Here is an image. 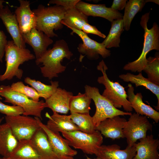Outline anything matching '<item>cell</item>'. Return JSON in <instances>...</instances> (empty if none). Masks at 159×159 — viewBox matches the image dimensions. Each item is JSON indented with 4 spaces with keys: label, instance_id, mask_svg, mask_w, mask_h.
<instances>
[{
    "label": "cell",
    "instance_id": "17",
    "mask_svg": "<svg viewBox=\"0 0 159 159\" xmlns=\"http://www.w3.org/2000/svg\"><path fill=\"white\" fill-rule=\"evenodd\" d=\"M127 86V98L132 109L136 113L148 117L153 120L156 123H158L159 121V112L143 102L141 93L135 94L134 87L131 84H129Z\"/></svg>",
    "mask_w": 159,
    "mask_h": 159
},
{
    "label": "cell",
    "instance_id": "8",
    "mask_svg": "<svg viewBox=\"0 0 159 159\" xmlns=\"http://www.w3.org/2000/svg\"><path fill=\"white\" fill-rule=\"evenodd\" d=\"M0 95L4 98V102L22 108L24 111L23 115H33L42 120V112L46 108L43 100L34 101L21 93L12 90L9 85L0 86Z\"/></svg>",
    "mask_w": 159,
    "mask_h": 159
},
{
    "label": "cell",
    "instance_id": "39",
    "mask_svg": "<svg viewBox=\"0 0 159 159\" xmlns=\"http://www.w3.org/2000/svg\"><path fill=\"white\" fill-rule=\"evenodd\" d=\"M127 1V0H114L110 8L117 11L121 10L125 8Z\"/></svg>",
    "mask_w": 159,
    "mask_h": 159
},
{
    "label": "cell",
    "instance_id": "33",
    "mask_svg": "<svg viewBox=\"0 0 159 159\" xmlns=\"http://www.w3.org/2000/svg\"><path fill=\"white\" fill-rule=\"evenodd\" d=\"M147 59V64L143 71L147 74L150 81L159 85V54L157 53L155 57H150Z\"/></svg>",
    "mask_w": 159,
    "mask_h": 159
},
{
    "label": "cell",
    "instance_id": "26",
    "mask_svg": "<svg viewBox=\"0 0 159 159\" xmlns=\"http://www.w3.org/2000/svg\"><path fill=\"white\" fill-rule=\"evenodd\" d=\"M10 159H41L30 140L19 141L16 147L8 158Z\"/></svg>",
    "mask_w": 159,
    "mask_h": 159
},
{
    "label": "cell",
    "instance_id": "23",
    "mask_svg": "<svg viewBox=\"0 0 159 159\" xmlns=\"http://www.w3.org/2000/svg\"><path fill=\"white\" fill-rule=\"evenodd\" d=\"M45 116L48 119L46 126L54 132H59L62 131L80 130L78 127L71 120L70 115H62L53 112L51 116L46 112Z\"/></svg>",
    "mask_w": 159,
    "mask_h": 159
},
{
    "label": "cell",
    "instance_id": "2",
    "mask_svg": "<svg viewBox=\"0 0 159 159\" xmlns=\"http://www.w3.org/2000/svg\"><path fill=\"white\" fill-rule=\"evenodd\" d=\"M150 12L145 13L141 18L140 25L144 30V42L142 52L136 60L128 63L123 67V69L135 72H142L147 63L146 56L153 50H159V28L156 22L149 29L147 23L149 19Z\"/></svg>",
    "mask_w": 159,
    "mask_h": 159
},
{
    "label": "cell",
    "instance_id": "21",
    "mask_svg": "<svg viewBox=\"0 0 159 159\" xmlns=\"http://www.w3.org/2000/svg\"><path fill=\"white\" fill-rule=\"evenodd\" d=\"M136 153L134 145H127L125 149L121 150L120 146L113 144L101 145L98 148L96 155L103 159H133Z\"/></svg>",
    "mask_w": 159,
    "mask_h": 159
},
{
    "label": "cell",
    "instance_id": "13",
    "mask_svg": "<svg viewBox=\"0 0 159 159\" xmlns=\"http://www.w3.org/2000/svg\"><path fill=\"white\" fill-rule=\"evenodd\" d=\"M76 8L87 16L100 17L112 22L113 20L122 19L123 15L119 11L110 7H107L105 4H93L80 0L77 3Z\"/></svg>",
    "mask_w": 159,
    "mask_h": 159
},
{
    "label": "cell",
    "instance_id": "45",
    "mask_svg": "<svg viewBox=\"0 0 159 159\" xmlns=\"http://www.w3.org/2000/svg\"><path fill=\"white\" fill-rule=\"evenodd\" d=\"M2 98L1 97V96L0 95V100H2Z\"/></svg>",
    "mask_w": 159,
    "mask_h": 159
},
{
    "label": "cell",
    "instance_id": "41",
    "mask_svg": "<svg viewBox=\"0 0 159 159\" xmlns=\"http://www.w3.org/2000/svg\"><path fill=\"white\" fill-rule=\"evenodd\" d=\"M148 2H152L155 3L156 4H159V0H148Z\"/></svg>",
    "mask_w": 159,
    "mask_h": 159
},
{
    "label": "cell",
    "instance_id": "12",
    "mask_svg": "<svg viewBox=\"0 0 159 159\" xmlns=\"http://www.w3.org/2000/svg\"><path fill=\"white\" fill-rule=\"evenodd\" d=\"M36 118L40 127L46 134L57 159H73L77 152L70 147L67 140L63 138L59 132L50 130L42 122L40 118Z\"/></svg>",
    "mask_w": 159,
    "mask_h": 159
},
{
    "label": "cell",
    "instance_id": "6",
    "mask_svg": "<svg viewBox=\"0 0 159 159\" xmlns=\"http://www.w3.org/2000/svg\"><path fill=\"white\" fill-rule=\"evenodd\" d=\"M85 88V93L93 100L95 106V112L92 117L95 128L107 119L131 114V112H125L115 107L110 101L100 94L97 88L86 85Z\"/></svg>",
    "mask_w": 159,
    "mask_h": 159
},
{
    "label": "cell",
    "instance_id": "1",
    "mask_svg": "<svg viewBox=\"0 0 159 159\" xmlns=\"http://www.w3.org/2000/svg\"><path fill=\"white\" fill-rule=\"evenodd\" d=\"M73 55L68 44L62 39L56 41L53 47L47 49L40 58L36 59L35 62L37 65L42 63L43 66L40 69L43 76L51 80L65 71L66 67L61 62L64 59H69Z\"/></svg>",
    "mask_w": 159,
    "mask_h": 159
},
{
    "label": "cell",
    "instance_id": "25",
    "mask_svg": "<svg viewBox=\"0 0 159 159\" xmlns=\"http://www.w3.org/2000/svg\"><path fill=\"white\" fill-rule=\"evenodd\" d=\"M119 77L125 82H130L135 85L136 87L143 86L151 91L156 96L158 100L157 105L155 108L159 109V85H156L150 81L148 78L144 77L142 72L137 75L130 73L120 75Z\"/></svg>",
    "mask_w": 159,
    "mask_h": 159
},
{
    "label": "cell",
    "instance_id": "34",
    "mask_svg": "<svg viewBox=\"0 0 159 159\" xmlns=\"http://www.w3.org/2000/svg\"><path fill=\"white\" fill-rule=\"evenodd\" d=\"M12 90L21 93L35 101H39L40 95L32 87L24 85L23 82L19 81L13 83L11 86Z\"/></svg>",
    "mask_w": 159,
    "mask_h": 159
},
{
    "label": "cell",
    "instance_id": "37",
    "mask_svg": "<svg viewBox=\"0 0 159 159\" xmlns=\"http://www.w3.org/2000/svg\"><path fill=\"white\" fill-rule=\"evenodd\" d=\"M82 31L86 34H92L97 35L99 37L105 38L106 35L99 31L96 27L90 24L89 23L85 24L83 26Z\"/></svg>",
    "mask_w": 159,
    "mask_h": 159
},
{
    "label": "cell",
    "instance_id": "29",
    "mask_svg": "<svg viewBox=\"0 0 159 159\" xmlns=\"http://www.w3.org/2000/svg\"><path fill=\"white\" fill-rule=\"evenodd\" d=\"M148 0H130L127 1L122 18L124 29L128 31L136 14L141 11Z\"/></svg>",
    "mask_w": 159,
    "mask_h": 159
},
{
    "label": "cell",
    "instance_id": "24",
    "mask_svg": "<svg viewBox=\"0 0 159 159\" xmlns=\"http://www.w3.org/2000/svg\"><path fill=\"white\" fill-rule=\"evenodd\" d=\"M18 142L7 123L0 124V155L2 157L8 158Z\"/></svg>",
    "mask_w": 159,
    "mask_h": 159
},
{
    "label": "cell",
    "instance_id": "43",
    "mask_svg": "<svg viewBox=\"0 0 159 159\" xmlns=\"http://www.w3.org/2000/svg\"><path fill=\"white\" fill-rule=\"evenodd\" d=\"M4 117H2L1 118H0V124H1V123L3 120H4Z\"/></svg>",
    "mask_w": 159,
    "mask_h": 159
},
{
    "label": "cell",
    "instance_id": "22",
    "mask_svg": "<svg viewBox=\"0 0 159 159\" xmlns=\"http://www.w3.org/2000/svg\"><path fill=\"white\" fill-rule=\"evenodd\" d=\"M30 141L41 159H57L46 134L41 127L34 134Z\"/></svg>",
    "mask_w": 159,
    "mask_h": 159
},
{
    "label": "cell",
    "instance_id": "14",
    "mask_svg": "<svg viewBox=\"0 0 159 159\" xmlns=\"http://www.w3.org/2000/svg\"><path fill=\"white\" fill-rule=\"evenodd\" d=\"M22 36L25 43L32 48L36 59L40 58L46 52L48 47L53 42L50 37L36 27Z\"/></svg>",
    "mask_w": 159,
    "mask_h": 159
},
{
    "label": "cell",
    "instance_id": "28",
    "mask_svg": "<svg viewBox=\"0 0 159 159\" xmlns=\"http://www.w3.org/2000/svg\"><path fill=\"white\" fill-rule=\"evenodd\" d=\"M111 25L108 34L102 43L107 49L120 47V36L124 30L122 19L113 20Z\"/></svg>",
    "mask_w": 159,
    "mask_h": 159
},
{
    "label": "cell",
    "instance_id": "19",
    "mask_svg": "<svg viewBox=\"0 0 159 159\" xmlns=\"http://www.w3.org/2000/svg\"><path fill=\"white\" fill-rule=\"evenodd\" d=\"M124 118L116 116L101 122L95 128L105 137L112 139L124 138L123 129L126 122Z\"/></svg>",
    "mask_w": 159,
    "mask_h": 159
},
{
    "label": "cell",
    "instance_id": "5",
    "mask_svg": "<svg viewBox=\"0 0 159 159\" xmlns=\"http://www.w3.org/2000/svg\"><path fill=\"white\" fill-rule=\"evenodd\" d=\"M97 68L102 74L97 80L98 83L103 85L105 88L102 95L110 101L116 108L122 107L127 112L132 111L133 109L127 99L125 88L118 82H113L109 79L106 73L108 68L103 60L99 62Z\"/></svg>",
    "mask_w": 159,
    "mask_h": 159
},
{
    "label": "cell",
    "instance_id": "16",
    "mask_svg": "<svg viewBox=\"0 0 159 159\" xmlns=\"http://www.w3.org/2000/svg\"><path fill=\"white\" fill-rule=\"evenodd\" d=\"M19 6L15 11V14L22 34H26L37 25L36 16L30 9L29 1L19 0Z\"/></svg>",
    "mask_w": 159,
    "mask_h": 159
},
{
    "label": "cell",
    "instance_id": "18",
    "mask_svg": "<svg viewBox=\"0 0 159 159\" xmlns=\"http://www.w3.org/2000/svg\"><path fill=\"white\" fill-rule=\"evenodd\" d=\"M134 145L136 153L133 159H159V140L152 135L139 140Z\"/></svg>",
    "mask_w": 159,
    "mask_h": 159
},
{
    "label": "cell",
    "instance_id": "9",
    "mask_svg": "<svg viewBox=\"0 0 159 159\" xmlns=\"http://www.w3.org/2000/svg\"><path fill=\"white\" fill-rule=\"evenodd\" d=\"M125 122L123 129L127 145L133 146L137 141L145 138L148 131H152L153 126L146 116L134 113Z\"/></svg>",
    "mask_w": 159,
    "mask_h": 159
},
{
    "label": "cell",
    "instance_id": "42",
    "mask_svg": "<svg viewBox=\"0 0 159 159\" xmlns=\"http://www.w3.org/2000/svg\"><path fill=\"white\" fill-rule=\"evenodd\" d=\"M86 158H85V159H103L101 158H100L99 157H97V158H94V159H92V158H89V157H88V156H86ZM73 159H74V158H73Z\"/></svg>",
    "mask_w": 159,
    "mask_h": 159
},
{
    "label": "cell",
    "instance_id": "30",
    "mask_svg": "<svg viewBox=\"0 0 159 159\" xmlns=\"http://www.w3.org/2000/svg\"><path fill=\"white\" fill-rule=\"evenodd\" d=\"M24 82L35 90L41 97L45 100L49 98L56 91L59 86V82L50 81L51 85H47L40 81L29 77L24 78Z\"/></svg>",
    "mask_w": 159,
    "mask_h": 159
},
{
    "label": "cell",
    "instance_id": "35",
    "mask_svg": "<svg viewBox=\"0 0 159 159\" xmlns=\"http://www.w3.org/2000/svg\"><path fill=\"white\" fill-rule=\"evenodd\" d=\"M24 112L23 109L19 106L6 105L0 101V112L6 116H13L23 115Z\"/></svg>",
    "mask_w": 159,
    "mask_h": 159
},
{
    "label": "cell",
    "instance_id": "27",
    "mask_svg": "<svg viewBox=\"0 0 159 159\" xmlns=\"http://www.w3.org/2000/svg\"><path fill=\"white\" fill-rule=\"evenodd\" d=\"M88 16L78 11L76 7L66 11L61 23L68 28L82 31L83 26L89 23Z\"/></svg>",
    "mask_w": 159,
    "mask_h": 159
},
{
    "label": "cell",
    "instance_id": "15",
    "mask_svg": "<svg viewBox=\"0 0 159 159\" xmlns=\"http://www.w3.org/2000/svg\"><path fill=\"white\" fill-rule=\"evenodd\" d=\"M0 19L14 44L19 48H26V43L22 37L16 16L7 5L0 9Z\"/></svg>",
    "mask_w": 159,
    "mask_h": 159
},
{
    "label": "cell",
    "instance_id": "10",
    "mask_svg": "<svg viewBox=\"0 0 159 159\" xmlns=\"http://www.w3.org/2000/svg\"><path fill=\"white\" fill-rule=\"evenodd\" d=\"M6 123L10 127L16 138L19 141L30 140L34 134L41 128L36 117L19 115L5 116Z\"/></svg>",
    "mask_w": 159,
    "mask_h": 159
},
{
    "label": "cell",
    "instance_id": "3",
    "mask_svg": "<svg viewBox=\"0 0 159 159\" xmlns=\"http://www.w3.org/2000/svg\"><path fill=\"white\" fill-rule=\"evenodd\" d=\"M32 11L37 17L36 28L50 38L57 37L54 31L63 28L64 25L61 21L66 12L65 9L62 6L56 5L46 7L40 4Z\"/></svg>",
    "mask_w": 159,
    "mask_h": 159
},
{
    "label": "cell",
    "instance_id": "31",
    "mask_svg": "<svg viewBox=\"0 0 159 159\" xmlns=\"http://www.w3.org/2000/svg\"><path fill=\"white\" fill-rule=\"evenodd\" d=\"M91 100L85 92L79 93L76 96H73L70 99L69 105L71 114L89 113Z\"/></svg>",
    "mask_w": 159,
    "mask_h": 159
},
{
    "label": "cell",
    "instance_id": "7",
    "mask_svg": "<svg viewBox=\"0 0 159 159\" xmlns=\"http://www.w3.org/2000/svg\"><path fill=\"white\" fill-rule=\"evenodd\" d=\"M60 132L70 146L80 149L88 154L96 155L98 148L103 142L102 135L97 130H96L92 134L87 133L80 130L62 131Z\"/></svg>",
    "mask_w": 159,
    "mask_h": 159
},
{
    "label": "cell",
    "instance_id": "44",
    "mask_svg": "<svg viewBox=\"0 0 159 159\" xmlns=\"http://www.w3.org/2000/svg\"><path fill=\"white\" fill-rule=\"evenodd\" d=\"M0 159H10L9 158H6L2 157H0Z\"/></svg>",
    "mask_w": 159,
    "mask_h": 159
},
{
    "label": "cell",
    "instance_id": "32",
    "mask_svg": "<svg viewBox=\"0 0 159 159\" xmlns=\"http://www.w3.org/2000/svg\"><path fill=\"white\" fill-rule=\"evenodd\" d=\"M73 122L77 125L80 131L83 132L92 134L96 130L92 117L89 113H73L69 115Z\"/></svg>",
    "mask_w": 159,
    "mask_h": 159
},
{
    "label": "cell",
    "instance_id": "38",
    "mask_svg": "<svg viewBox=\"0 0 159 159\" xmlns=\"http://www.w3.org/2000/svg\"><path fill=\"white\" fill-rule=\"evenodd\" d=\"M8 41L4 32L0 30V62L2 63L3 58L5 54V47Z\"/></svg>",
    "mask_w": 159,
    "mask_h": 159
},
{
    "label": "cell",
    "instance_id": "40",
    "mask_svg": "<svg viewBox=\"0 0 159 159\" xmlns=\"http://www.w3.org/2000/svg\"><path fill=\"white\" fill-rule=\"evenodd\" d=\"M5 1L3 0H0V9L3 8L4 6L3 5V3Z\"/></svg>",
    "mask_w": 159,
    "mask_h": 159
},
{
    "label": "cell",
    "instance_id": "4",
    "mask_svg": "<svg viewBox=\"0 0 159 159\" xmlns=\"http://www.w3.org/2000/svg\"><path fill=\"white\" fill-rule=\"evenodd\" d=\"M5 54L6 69L4 73L0 75L1 81L11 80L14 77L21 79L23 71L19 68V66L25 62L35 58L29 49L19 47L13 40L8 41Z\"/></svg>",
    "mask_w": 159,
    "mask_h": 159
},
{
    "label": "cell",
    "instance_id": "20",
    "mask_svg": "<svg viewBox=\"0 0 159 159\" xmlns=\"http://www.w3.org/2000/svg\"><path fill=\"white\" fill-rule=\"evenodd\" d=\"M73 96L72 92L58 87L56 92L45 100V107L50 108L53 112L67 114L69 110V102Z\"/></svg>",
    "mask_w": 159,
    "mask_h": 159
},
{
    "label": "cell",
    "instance_id": "11",
    "mask_svg": "<svg viewBox=\"0 0 159 159\" xmlns=\"http://www.w3.org/2000/svg\"><path fill=\"white\" fill-rule=\"evenodd\" d=\"M68 28L72 31L71 34L75 33L82 39V43L79 44L77 50L81 54L86 56L89 59H97L99 55L104 58L110 55V51L106 48L102 43H99L91 39L87 34L82 31L71 27Z\"/></svg>",
    "mask_w": 159,
    "mask_h": 159
},
{
    "label": "cell",
    "instance_id": "36",
    "mask_svg": "<svg viewBox=\"0 0 159 159\" xmlns=\"http://www.w3.org/2000/svg\"><path fill=\"white\" fill-rule=\"evenodd\" d=\"M80 0H51L49 2L50 4L62 6L65 10H67L76 7V5Z\"/></svg>",
    "mask_w": 159,
    "mask_h": 159
}]
</instances>
